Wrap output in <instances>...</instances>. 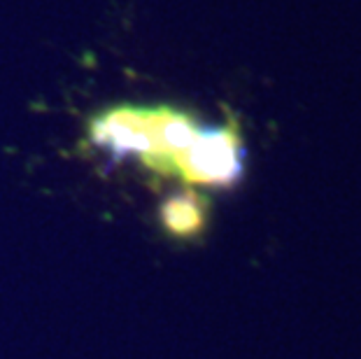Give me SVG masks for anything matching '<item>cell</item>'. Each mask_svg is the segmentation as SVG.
I'll return each mask as SVG.
<instances>
[{
    "mask_svg": "<svg viewBox=\"0 0 361 359\" xmlns=\"http://www.w3.org/2000/svg\"><path fill=\"white\" fill-rule=\"evenodd\" d=\"M245 173V145L240 128L231 119L224 126H207L175 159V173L189 185L233 187Z\"/></svg>",
    "mask_w": 361,
    "mask_h": 359,
    "instance_id": "6da1fadb",
    "label": "cell"
},
{
    "mask_svg": "<svg viewBox=\"0 0 361 359\" xmlns=\"http://www.w3.org/2000/svg\"><path fill=\"white\" fill-rule=\"evenodd\" d=\"M89 140L114 162L137 157L147 166L157 154V108L117 105L89 121Z\"/></svg>",
    "mask_w": 361,
    "mask_h": 359,
    "instance_id": "7a4b0ae2",
    "label": "cell"
},
{
    "mask_svg": "<svg viewBox=\"0 0 361 359\" xmlns=\"http://www.w3.org/2000/svg\"><path fill=\"white\" fill-rule=\"evenodd\" d=\"M161 226L168 236L180 241L196 238L205 231L207 224V201L194 192V189H184V192L171 194L161 203L159 208Z\"/></svg>",
    "mask_w": 361,
    "mask_h": 359,
    "instance_id": "3957f363",
    "label": "cell"
}]
</instances>
